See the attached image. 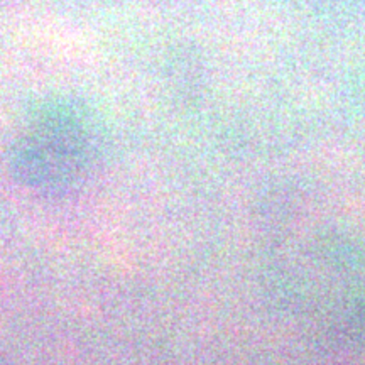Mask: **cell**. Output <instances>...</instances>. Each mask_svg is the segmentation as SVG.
Wrapping results in <instances>:
<instances>
[{
    "instance_id": "cell-1",
    "label": "cell",
    "mask_w": 365,
    "mask_h": 365,
    "mask_svg": "<svg viewBox=\"0 0 365 365\" xmlns=\"http://www.w3.org/2000/svg\"><path fill=\"white\" fill-rule=\"evenodd\" d=\"M93 129L78 108H41L12 145L16 178L41 191H61L76 182L93 163Z\"/></svg>"
}]
</instances>
